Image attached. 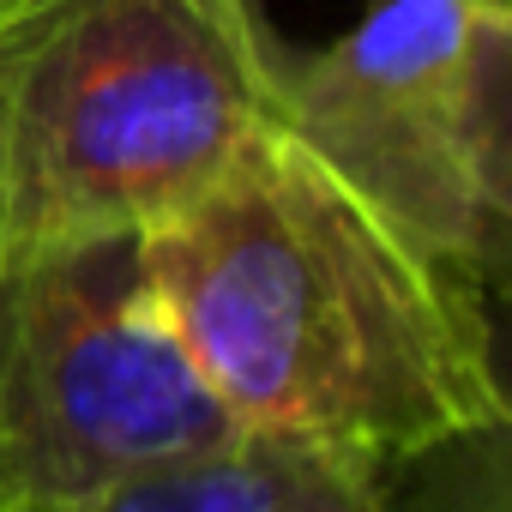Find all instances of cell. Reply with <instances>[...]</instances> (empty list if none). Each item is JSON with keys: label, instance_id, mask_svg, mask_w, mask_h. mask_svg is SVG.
Here are the masks:
<instances>
[{"label": "cell", "instance_id": "obj_1", "mask_svg": "<svg viewBox=\"0 0 512 512\" xmlns=\"http://www.w3.org/2000/svg\"><path fill=\"white\" fill-rule=\"evenodd\" d=\"M145 272L241 434L392 470L506 428L488 290L290 133L157 223Z\"/></svg>", "mask_w": 512, "mask_h": 512}, {"label": "cell", "instance_id": "obj_2", "mask_svg": "<svg viewBox=\"0 0 512 512\" xmlns=\"http://www.w3.org/2000/svg\"><path fill=\"white\" fill-rule=\"evenodd\" d=\"M253 0H0V260L151 235L278 115Z\"/></svg>", "mask_w": 512, "mask_h": 512}, {"label": "cell", "instance_id": "obj_3", "mask_svg": "<svg viewBox=\"0 0 512 512\" xmlns=\"http://www.w3.org/2000/svg\"><path fill=\"white\" fill-rule=\"evenodd\" d=\"M278 115L494 296L512 241V0H368L320 49H284Z\"/></svg>", "mask_w": 512, "mask_h": 512}, {"label": "cell", "instance_id": "obj_4", "mask_svg": "<svg viewBox=\"0 0 512 512\" xmlns=\"http://www.w3.org/2000/svg\"><path fill=\"white\" fill-rule=\"evenodd\" d=\"M241 440L175 338L145 235L0 260V506L79 512L97 494Z\"/></svg>", "mask_w": 512, "mask_h": 512}, {"label": "cell", "instance_id": "obj_5", "mask_svg": "<svg viewBox=\"0 0 512 512\" xmlns=\"http://www.w3.org/2000/svg\"><path fill=\"white\" fill-rule=\"evenodd\" d=\"M314 458H320V446L241 434L217 452L145 470V476L97 494L79 512H272Z\"/></svg>", "mask_w": 512, "mask_h": 512}, {"label": "cell", "instance_id": "obj_6", "mask_svg": "<svg viewBox=\"0 0 512 512\" xmlns=\"http://www.w3.org/2000/svg\"><path fill=\"white\" fill-rule=\"evenodd\" d=\"M506 428H488V434H464V440H446L434 452H416L422 476H434L410 512H506ZM386 488V476H380ZM386 512H404L386 500Z\"/></svg>", "mask_w": 512, "mask_h": 512}, {"label": "cell", "instance_id": "obj_7", "mask_svg": "<svg viewBox=\"0 0 512 512\" xmlns=\"http://www.w3.org/2000/svg\"><path fill=\"white\" fill-rule=\"evenodd\" d=\"M272 512H386V488H380L374 464L320 452Z\"/></svg>", "mask_w": 512, "mask_h": 512}, {"label": "cell", "instance_id": "obj_8", "mask_svg": "<svg viewBox=\"0 0 512 512\" xmlns=\"http://www.w3.org/2000/svg\"><path fill=\"white\" fill-rule=\"evenodd\" d=\"M0 512H7V506H0Z\"/></svg>", "mask_w": 512, "mask_h": 512}]
</instances>
